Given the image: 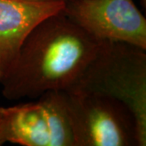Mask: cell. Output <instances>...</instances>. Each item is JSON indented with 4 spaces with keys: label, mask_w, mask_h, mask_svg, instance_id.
Wrapping results in <instances>:
<instances>
[{
    "label": "cell",
    "mask_w": 146,
    "mask_h": 146,
    "mask_svg": "<svg viewBox=\"0 0 146 146\" xmlns=\"http://www.w3.org/2000/svg\"><path fill=\"white\" fill-rule=\"evenodd\" d=\"M69 92L104 95L123 103L135 116L139 145H146V50L124 42H101Z\"/></svg>",
    "instance_id": "cell-2"
},
{
    "label": "cell",
    "mask_w": 146,
    "mask_h": 146,
    "mask_svg": "<svg viewBox=\"0 0 146 146\" xmlns=\"http://www.w3.org/2000/svg\"><path fill=\"white\" fill-rule=\"evenodd\" d=\"M62 12L98 42L146 50V19L133 0H69Z\"/></svg>",
    "instance_id": "cell-5"
},
{
    "label": "cell",
    "mask_w": 146,
    "mask_h": 146,
    "mask_svg": "<svg viewBox=\"0 0 146 146\" xmlns=\"http://www.w3.org/2000/svg\"><path fill=\"white\" fill-rule=\"evenodd\" d=\"M1 77H2V74L0 73V79H1Z\"/></svg>",
    "instance_id": "cell-9"
},
{
    "label": "cell",
    "mask_w": 146,
    "mask_h": 146,
    "mask_svg": "<svg viewBox=\"0 0 146 146\" xmlns=\"http://www.w3.org/2000/svg\"><path fill=\"white\" fill-rule=\"evenodd\" d=\"M65 2L0 0V73L7 72L28 33L43 19L61 12Z\"/></svg>",
    "instance_id": "cell-6"
},
{
    "label": "cell",
    "mask_w": 146,
    "mask_h": 146,
    "mask_svg": "<svg viewBox=\"0 0 146 146\" xmlns=\"http://www.w3.org/2000/svg\"><path fill=\"white\" fill-rule=\"evenodd\" d=\"M23 1H33V2H68L69 0H23Z\"/></svg>",
    "instance_id": "cell-7"
},
{
    "label": "cell",
    "mask_w": 146,
    "mask_h": 146,
    "mask_svg": "<svg viewBox=\"0 0 146 146\" xmlns=\"http://www.w3.org/2000/svg\"><path fill=\"white\" fill-rule=\"evenodd\" d=\"M75 146H140L135 116L118 100L65 92Z\"/></svg>",
    "instance_id": "cell-4"
},
{
    "label": "cell",
    "mask_w": 146,
    "mask_h": 146,
    "mask_svg": "<svg viewBox=\"0 0 146 146\" xmlns=\"http://www.w3.org/2000/svg\"><path fill=\"white\" fill-rule=\"evenodd\" d=\"M141 3H142V5L144 7H145L146 6V0H141Z\"/></svg>",
    "instance_id": "cell-8"
},
{
    "label": "cell",
    "mask_w": 146,
    "mask_h": 146,
    "mask_svg": "<svg viewBox=\"0 0 146 146\" xmlns=\"http://www.w3.org/2000/svg\"><path fill=\"white\" fill-rule=\"evenodd\" d=\"M31 102L0 106V146H75L64 91H49Z\"/></svg>",
    "instance_id": "cell-3"
},
{
    "label": "cell",
    "mask_w": 146,
    "mask_h": 146,
    "mask_svg": "<svg viewBox=\"0 0 146 146\" xmlns=\"http://www.w3.org/2000/svg\"><path fill=\"white\" fill-rule=\"evenodd\" d=\"M62 11L43 19L24 39L0 79L5 98L36 99L49 91L69 92L77 83L101 42Z\"/></svg>",
    "instance_id": "cell-1"
}]
</instances>
